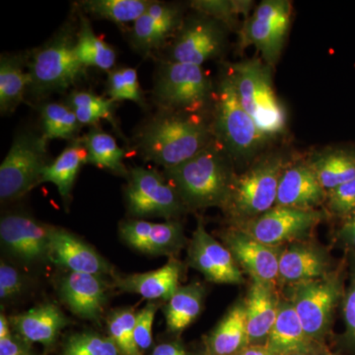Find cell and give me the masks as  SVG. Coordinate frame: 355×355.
Returning <instances> with one entry per match:
<instances>
[{"label": "cell", "instance_id": "cell-26", "mask_svg": "<svg viewBox=\"0 0 355 355\" xmlns=\"http://www.w3.org/2000/svg\"><path fill=\"white\" fill-rule=\"evenodd\" d=\"M310 340L291 301L279 304L277 321L266 338L268 352L273 355L304 354Z\"/></svg>", "mask_w": 355, "mask_h": 355}, {"label": "cell", "instance_id": "cell-36", "mask_svg": "<svg viewBox=\"0 0 355 355\" xmlns=\"http://www.w3.org/2000/svg\"><path fill=\"white\" fill-rule=\"evenodd\" d=\"M42 130L46 139H65L69 141L78 139L81 123L76 114L64 102H44L40 105Z\"/></svg>", "mask_w": 355, "mask_h": 355}, {"label": "cell", "instance_id": "cell-7", "mask_svg": "<svg viewBox=\"0 0 355 355\" xmlns=\"http://www.w3.org/2000/svg\"><path fill=\"white\" fill-rule=\"evenodd\" d=\"M48 141L43 132L21 130L14 137L0 166L1 202L17 200L40 184L42 172L49 164Z\"/></svg>", "mask_w": 355, "mask_h": 355}, {"label": "cell", "instance_id": "cell-5", "mask_svg": "<svg viewBox=\"0 0 355 355\" xmlns=\"http://www.w3.org/2000/svg\"><path fill=\"white\" fill-rule=\"evenodd\" d=\"M226 72L243 108L268 139L286 130L287 113L273 87L272 67L259 58L229 65Z\"/></svg>", "mask_w": 355, "mask_h": 355}, {"label": "cell", "instance_id": "cell-4", "mask_svg": "<svg viewBox=\"0 0 355 355\" xmlns=\"http://www.w3.org/2000/svg\"><path fill=\"white\" fill-rule=\"evenodd\" d=\"M216 85L200 65L161 60L151 100L156 109L207 116L214 108Z\"/></svg>", "mask_w": 355, "mask_h": 355}, {"label": "cell", "instance_id": "cell-41", "mask_svg": "<svg viewBox=\"0 0 355 355\" xmlns=\"http://www.w3.org/2000/svg\"><path fill=\"white\" fill-rule=\"evenodd\" d=\"M326 200L334 214L347 219L355 211V179L327 191Z\"/></svg>", "mask_w": 355, "mask_h": 355}, {"label": "cell", "instance_id": "cell-32", "mask_svg": "<svg viewBox=\"0 0 355 355\" xmlns=\"http://www.w3.org/2000/svg\"><path fill=\"white\" fill-rule=\"evenodd\" d=\"M205 287L200 282L180 286L164 307L168 331L179 334L200 316L205 300Z\"/></svg>", "mask_w": 355, "mask_h": 355}, {"label": "cell", "instance_id": "cell-48", "mask_svg": "<svg viewBox=\"0 0 355 355\" xmlns=\"http://www.w3.org/2000/svg\"><path fill=\"white\" fill-rule=\"evenodd\" d=\"M236 355H273L272 352H268L266 347H261V345H252V347H247L246 349L240 352L239 354Z\"/></svg>", "mask_w": 355, "mask_h": 355}, {"label": "cell", "instance_id": "cell-3", "mask_svg": "<svg viewBox=\"0 0 355 355\" xmlns=\"http://www.w3.org/2000/svg\"><path fill=\"white\" fill-rule=\"evenodd\" d=\"M76 28L67 23L49 41L28 53L31 83L27 95L42 103L55 93H64L86 76L76 53Z\"/></svg>", "mask_w": 355, "mask_h": 355}, {"label": "cell", "instance_id": "cell-40", "mask_svg": "<svg viewBox=\"0 0 355 355\" xmlns=\"http://www.w3.org/2000/svg\"><path fill=\"white\" fill-rule=\"evenodd\" d=\"M112 338L85 331L74 334L65 343L62 355H120Z\"/></svg>", "mask_w": 355, "mask_h": 355}, {"label": "cell", "instance_id": "cell-35", "mask_svg": "<svg viewBox=\"0 0 355 355\" xmlns=\"http://www.w3.org/2000/svg\"><path fill=\"white\" fill-rule=\"evenodd\" d=\"M153 0H84L76 6L85 14L125 26L139 19Z\"/></svg>", "mask_w": 355, "mask_h": 355}, {"label": "cell", "instance_id": "cell-18", "mask_svg": "<svg viewBox=\"0 0 355 355\" xmlns=\"http://www.w3.org/2000/svg\"><path fill=\"white\" fill-rule=\"evenodd\" d=\"M49 259L71 272L114 275L113 266L94 248L65 229H51Z\"/></svg>", "mask_w": 355, "mask_h": 355}, {"label": "cell", "instance_id": "cell-43", "mask_svg": "<svg viewBox=\"0 0 355 355\" xmlns=\"http://www.w3.org/2000/svg\"><path fill=\"white\" fill-rule=\"evenodd\" d=\"M349 258L350 279L349 286L343 296V314L347 336L355 343V252L349 251Z\"/></svg>", "mask_w": 355, "mask_h": 355}, {"label": "cell", "instance_id": "cell-31", "mask_svg": "<svg viewBox=\"0 0 355 355\" xmlns=\"http://www.w3.org/2000/svg\"><path fill=\"white\" fill-rule=\"evenodd\" d=\"M249 343L245 302L237 303L226 313L209 336L214 355H236Z\"/></svg>", "mask_w": 355, "mask_h": 355}, {"label": "cell", "instance_id": "cell-28", "mask_svg": "<svg viewBox=\"0 0 355 355\" xmlns=\"http://www.w3.org/2000/svg\"><path fill=\"white\" fill-rule=\"evenodd\" d=\"M86 163H88L87 150L83 139L78 137L69 141L62 153L44 168L40 184H55L60 197L67 203L78 173Z\"/></svg>", "mask_w": 355, "mask_h": 355}, {"label": "cell", "instance_id": "cell-42", "mask_svg": "<svg viewBox=\"0 0 355 355\" xmlns=\"http://www.w3.org/2000/svg\"><path fill=\"white\" fill-rule=\"evenodd\" d=\"M158 305L149 302L137 313L135 324V340L140 350L148 349L153 345V327Z\"/></svg>", "mask_w": 355, "mask_h": 355}, {"label": "cell", "instance_id": "cell-15", "mask_svg": "<svg viewBox=\"0 0 355 355\" xmlns=\"http://www.w3.org/2000/svg\"><path fill=\"white\" fill-rule=\"evenodd\" d=\"M51 226L23 214H11L0 221V239L13 257L25 263L49 258Z\"/></svg>", "mask_w": 355, "mask_h": 355}, {"label": "cell", "instance_id": "cell-33", "mask_svg": "<svg viewBox=\"0 0 355 355\" xmlns=\"http://www.w3.org/2000/svg\"><path fill=\"white\" fill-rule=\"evenodd\" d=\"M81 139L87 150L88 163L128 178L130 170L123 163L125 151L119 146L113 135L96 125Z\"/></svg>", "mask_w": 355, "mask_h": 355}, {"label": "cell", "instance_id": "cell-1", "mask_svg": "<svg viewBox=\"0 0 355 355\" xmlns=\"http://www.w3.org/2000/svg\"><path fill=\"white\" fill-rule=\"evenodd\" d=\"M133 146L142 158L165 169L176 167L214 140L211 120L156 109L135 130Z\"/></svg>", "mask_w": 355, "mask_h": 355}, {"label": "cell", "instance_id": "cell-16", "mask_svg": "<svg viewBox=\"0 0 355 355\" xmlns=\"http://www.w3.org/2000/svg\"><path fill=\"white\" fill-rule=\"evenodd\" d=\"M189 263L209 282L223 284L243 282L241 270L231 252L207 232L202 221L198 222L191 237Z\"/></svg>", "mask_w": 355, "mask_h": 355}, {"label": "cell", "instance_id": "cell-23", "mask_svg": "<svg viewBox=\"0 0 355 355\" xmlns=\"http://www.w3.org/2000/svg\"><path fill=\"white\" fill-rule=\"evenodd\" d=\"M9 323L27 342L51 345L69 324V319L58 306L44 303L9 318Z\"/></svg>", "mask_w": 355, "mask_h": 355}, {"label": "cell", "instance_id": "cell-24", "mask_svg": "<svg viewBox=\"0 0 355 355\" xmlns=\"http://www.w3.org/2000/svg\"><path fill=\"white\" fill-rule=\"evenodd\" d=\"M249 343L268 338L279 314V303L273 284L253 279L246 301Z\"/></svg>", "mask_w": 355, "mask_h": 355}, {"label": "cell", "instance_id": "cell-6", "mask_svg": "<svg viewBox=\"0 0 355 355\" xmlns=\"http://www.w3.org/2000/svg\"><path fill=\"white\" fill-rule=\"evenodd\" d=\"M210 120L214 139L233 161L251 160L270 140L243 108L226 71L216 85Z\"/></svg>", "mask_w": 355, "mask_h": 355}, {"label": "cell", "instance_id": "cell-46", "mask_svg": "<svg viewBox=\"0 0 355 355\" xmlns=\"http://www.w3.org/2000/svg\"><path fill=\"white\" fill-rule=\"evenodd\" d=\"M0 355H29L12 335L0 340Z\"/></svg>", "mask_w": 355, "mask_h": 355}, {"label": "cell", "instance_id": "cell-12", "mask_svg": "<svg viewBox=\"0 0 355 355\" xmlns=\"http://www.w3.org/2000/svg\"><path fill=\"white\" fill-rule=\"evenodd\" d=\"M343 296L342 282L338 277H324L296 286L291 303L311 340L327 331Z\"/></svg>", "mask_w": 355, "mask_h": 355}, {"label": "cell", "instance_id": "cell-9", "mask_svg": "<svg viewBox=\"0 0 355 355\" xmlns=\"http://www.w3.org/2000/svg\"><path fill=\"white\" fill-rule=\"evenodd\" d=\"M127 179L125 205L135 218L162 217L167 221L176 220L187 209L176 189L155 170L137 166L130 170Z\"/></svg>", "mask_w": 355, "mask_h": 355}, {"label": "cell", "instance_id": "cell-25", "mask_svg": "<svg viewBox=\"0 0 355 355\" xmlns=\"http://www.w3.org/2000/svg\"><path fill=\"white\" fill-rule=\"evenodd\" d=\"M329 259L324 252L309 245L295 244L279 257V277L297 284L327 277Z\"/></svg>", "mask_w": 355, "mask_h": 355}, {"label": "cell", "instance_id": "cell-20", "mask_svg": "<svg viewBox=\"0 0 355 355\" xmlns=\"http://www.w3.org/2000/svg\"><path fill=\"white\" fill-rule=\"evenodd\" d=\"M224 240L236 263L252 279L273 284L279 277L280 254L275 247L259 242L243 230L229 231Z\"/></svg>", "mask_w": 355, "mask_h": 355}, {"label": "cell", "instance_id": "cell-13", "mask_svg": "<svg viewBox=\"0 0 355 355\" xmlns=\"http://www.w3.org/2000/svg\"><path fill=\"white\" fill-rule=\"evenodd\" d=\"M317 210L275 207L266 214L247 220L243 231L268 246L277 247L287 241L301 239L321 221Z\"/></svg>", "mask_w": 355, "mask_h": 355}, {"label": "cell", "instance_id": "cell-2", "mask_svg": "<svg viewBox=\"0 0 355 355\" xmlns=\"http://www.w3.org/2000/svg\"><path fill=\"white\" fill-rule=\"evenodd\" d=\"M233 160L214 139L186 162L164 170L187 209L227 207L236 176Z\"/></svg>", "mask_w": 355, "mask_h": 355}, {"label": "cell", "instance_id": "cell-45", "mask_svg": "<svg viewBox=\"0 0 355 355\" xmlns=\"http://www.w3.org/2000/svg\"><path fill=\"white\" fill-rule=\"evenodd\" d=\"M340 237L349 247V251L355 252V211L345 219V223L340 231Z\"/></svg>", "mask_w": 355, "mask_h": 355}, {"label": "cell", "instance_id": "cell-44", "mask_svg": "<svg viewBox=\"0 0 355 355\" xmlns=\"http://www.w3.org/2000/svg\"><path fill=\"white\" fill-rule=\"evenodd\" d=\"M25 282L22 275L14 266L2 261L0 265V298L11 300L24 291Z\"/></svg>", "mask_w": 355, "mask_h": 355}, {"label": "cell", "instance_id": "cell-29", "mask_svg": "<svg viewBox=\"0 0 355 355\" xmlns=\"http://www.w3.org/2000/svg\"><path fill=\"white\" fill-rule=\"evenodd\" d=\"M329 191L355 179V146L336 147L314 154L307 162Z\"/></svg>", "mask_w": 355, "mask_h": 355}, {"label": "cell", "instance_id": "cell-50", "mask_svg": "<svg viewBox=\"0 0 355 355\" xmlns=\"http://www.w3.org/2000/svg\"><path fill=\"white\" fill-rule=\"evenodd\" d=\"M295 355H304V354H295Z\"/></svg>", "mask_w": 355, "mask_h": 355}, {"label": "cell", "instance_id": "cell-37", "mask_svg": "<svg viewBox=\"0 0 355 355\" xmlns=\"http://www.w3.org/2000/svg\"><path fill=\"white\" fill-rule=\"evenodd\" d=\"M107 95L114 102L130 101L147 109V102L140 86L137 70L132 67H114L108 72Z\"/></svg>", "mask_w": 355, "mask_h": 355}, {"label": "cell", "instance_id": "cell-21", "mask_svg": "<svg viewBox=\"0 0 355 355\" xmlns=\"http://www.w3.org/2000/svg\"><path fill=\"white\" fill-rule=\"evenodd\" d=\"M327 198V191L308 163L286 166L280 178L275 207L314 210Z\"/></svg>", "mask_w": 355, "mask_h": 355}, {"label": "cell", "instance_id": "cell-27", "mask_svg": "<svg viewBox=\"0 0 355 355\" xmlns=\"http://www.w3.org/2000/svg\"><path fill=\"white\" fill-rule=\"evenodd\" d=\"M28 64V53H2L0 57V113L13 114L24 101L31 83Z\"/></svg>", "mask_w": 355, "mask_h": 355}, {"label": "cell", "instance_id": "cell-17", "mask_svg": "<svg viewBox=\"0 0 355 355\" xmlns=\"http://www.w3.org/2000/svg\"><path fill=\"white\" fill-rule=\"evenodd\" d=\"M121 240L132 249L154 256H173L183 248L184 229L177 220L156 223L144 219H128L119 227Z\"/></svg>", "mask_w": 355, "mask_h": 355}, {"label": "cell", "instance_id": "cell-39", "mask_svg": "<svg viewBox=\"0 0 355 355\" xmlns=\"http://www.w3.org/2000/svg\"><path fill=\"white\" fill-rule=\"evenodd\" d=\"M190 6L193 11L205 14L223 23L228 29H233L237 26L240 15H248L253 2L248 0H195L191 2Z\"/></svg>", "mask_w": 355, "mask_h": 355}, {"label": "cell", "instance_id": "cell-38", "mask_svg": "<svg viewBox=\"0 0 355 355\" xmlns=\"http://www.w3.org/2000/svg\"><path fill=\"white\" fill-rule=\"evenodd\" d=\"M135 317L132 308L114 310L109 316L110 338L123 355H142L135 340Z\"/></svg>", "mask_w": 355, "mask_h": 355}, {"label": "cell", "instance_id": "cell-47", "mask_svg": "<svg viewBox=\"0 0 355 355\" xmlns=\"http://www.w3.org/2000/svg\"><path fill=\"white\" fill-rule=\"evenodd\" d=\"M153 355H188L183 347L176 343H161L153 350Z\"/></svg>", "mask_w": 355, "mask_h": 355}, {"label": "cell", "instance_id": "cell-30", "mask_svg": "<svg viewBox=\"0 0 355 355\" xmlns=\"http://www.w3.org/2000/svg\"><path fill=\"white\" fill-rule=\"evenodd\" d=\"M77 25L76 53L79 62L87 67L111 71L116 62V51L111 44L98 36L88 16L76 6Z\"/></svg>", "mask_w": 355, "mask_h": 355}, {"label": "cell", "instance_id": "cell-34", "mask_svg": "<svg viewBox=\"0 0 355 355\" xmlns=\"http://www.w3.org/2000/svg\"><path fill=\"white\" fill-rule=\"evenodd\" d=\"M65 104L76 114L81 125L96 127L101 120H107L113 125L114 130L123 137L114 116L116 102L110 98H104L92 91L73 90L67 96Z\"/></svg>", "mask_w": 355, "mask_h": 355}, {"label": "cell", "instance_id": "cell-22", "mask_svg": "<svg viewBox=\"0 0 355 355\" xmlns=\"http://www.w3.org/2000/svg\"><path fill=\"white\" fill-rule=\"evenodd\" d=\"M182 277V265L170 259L167 263L151 272L114 277V286L121 291L139 294L147 300L168 301L179 288Z\"/></svg>", "mask_w": 355, "mask_h": 355}, {"label": "cell", "instance_id": "cell-11", "mask_svg": "<svg viewBox=\"0 0 355 355\" xmlns=\"http://www.w3.org/2000/svg\"><path fill=\"white\" fill-rule=\"evenodd\" d=\"M291 22V4L286 0H265L242 28V44H252L263 62L273 67L280 55Z\"/></svg>", "mask_w": 355, "mask_h": 355}, {"label": "cell", "instance_id": "cell-19", "mask_svg": "<svg viewBox=\"0 0 355 355\" xmlns=\"http://www.w3.org/2000/svg\"><path fill=\"white\" fill-rule=\"evenodd\" d=\"M58 289L65 305L77 317L93 322L101 319L108 297L102 277L69 272L60 279Z\"/></svg>", "mask_w": 355, "mask_h": 355}, {"label": "cell", "instance_id": "cell-14", "mask_svg": "<svg viewBox=\"0 0 355 355\" xmlns=\"http://www.w3.org/2000/svg\"><path fill=\"white\" fill-rule=\"evenodd\" d=\"M184 19L179 4L153 1L130 30V43L142 57H153L170 44Z\"/></svg>", "mask_w": 355, "mask_h": 355}, {"label": "cell", "instance_id": "cell-8", "mask_svg": "<svg viewBox=\"0 0 355 355\" xmlns=\"http://www.w3.org/2000/svg\"><path fill=\"white\" fill-rule=\"evenodd\" d=\"M286 166V156L280 153L259 159L244 174L236 177L227 207L235 216L248 220L272 209Z\"/></svg>", "mask_w": 355, "mask_h": 355}, {"label": "cell", "instance_id": "cell-49", "mask_svg": "<svg viewBox=\"0 0 355 355\" xmlns=\"http://www.w3.org/2000/svg\"><path fill=\"white\" fill-rule=\"evenodd\" d=\"M10 336V323H9V320L7 319L4 313L2 312L0 315V340L8 338Z\"/></svg>", "mask_w": 355, "mask_h": 355}, {"label": "cell", "instance_id": "cell-10", "mask_svg": "<svg viewBox=\"0 0 355 355\" xmlns=\"http://www.w3.org/2000/svg\"><path fill=\"white\" fill-rule=\"evenodd\" d=\"M228 30L223 23L195 11L184 17L168 44L165 60L202 67L207 60L220 57L225 50Z\"/></svg>", "mask_w": 355, "mask_h": 355}]
</instances>
